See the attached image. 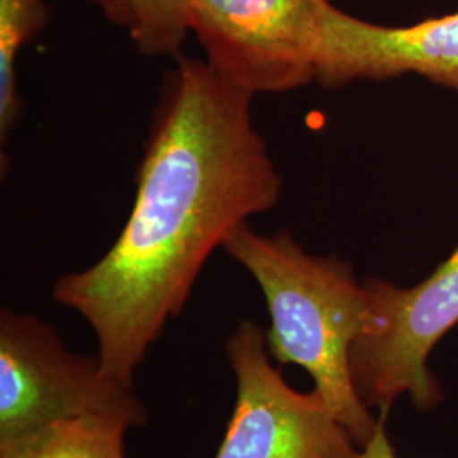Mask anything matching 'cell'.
Segmentation results:
<instances>
[{"label": "cell", "instance_id": "obj_11", "mask_svg": "<svg viewBox=\"0 0 458 458\" xmlns=\"http://www.w3.org/2000/svg\"><path fill=\"white\" fill-rule=\"evenodd\" d=\"M389 411L391 410L378 411V425H377L376 433L370 442L361 446V452H359V455L355 458H397L386 428Z\"/></svg>", "mask_w": 458, "mask_h": 458}, {"label": "cell", "instance_id": "obj_6", "mask_svg": "<svg viewBox=\"0 0 458 458\" xmlns=\"http://www.w3.org/2000/svg\"><path fill=\"white\" fill-rule=\"evenodd\" d=\"M331 0H194L191 30L226 82L280 94L316 81L314 45Z\"/></svg>", "mask_w": 458, "mask_h": 458}, {"label": "cell", "instance_id": "obj_5", "mask_svg": "<svg viewBox=\"0 0 458 458\" xmlns=\"http://www.w3.org/2000/svg\"><path fill=\"white\" fill-rule=\"evenodd\" d=\"M236 403L214 458H355L357 443L325 399L293 389L270 363L267 333L242 321L226 342Z\"/></svg>", "mask_w": 458, "mask_h": 458}, {"label": "cell", "instance_id": "obj_10", "mask_svg": "<svg viewBox=\"0 0 458 458\" xmlns=\"http://www.w3.org/2000/svg\"><path fill=\"white\" fill-rule=\"evenodd\" d=\"M194 0H130L128 31L148 56H182L191 30Z\"/></svg>", "mask_w": 458, "mask_h": 458}, {"label": "cell", "instance_id": "obj_7", "mask_svg": "<svg viewBox=\"0 0 458 458\" xmlns=\"http://www.w3.org/2000/svg\"><path fill=\"white\" fill-rule=\"evenodd\" d=\"M316 81L335 89L416 73L458 92V13L391 28L325 5L314 45Z\"/></svg>", "mask_w": 458, "mask_h": 458}, {"label": "cell", "instance_id": "obj_9", "mask_svg": "<svg viewBox=\"0 0 458 458\" xmlns=\"http://www.w3.org/2000/svg\"><path fill=\"white\" fill-rule=\"evenodd\" d=\"M45 0H0V141L7 145L9 134L22 115L17 87V56L34 36L48 24Z\"/></svg>", "mask_w": 458, "mask_h": 458}, {"label": "cell", "instance_id": "obj_1", "mask_svg": "<svg viewBox=\"0 0 458 458\" xmlns=\"http://www.w3.org/2000/svg\"><path fill=\"white\" fill-rule=\"evenodd\" d=\"M253 96L206 60L179 56L165 77L131 213L109 251L53 287L98 336L106 374L131 386L166 323L229 233L274 209L282 179L257 130Z\"/></svg>", "mask_w": 458, "mask_h": 458}, {"label": "cell", "instance_id": "obj_4", "mask_svg": "<svg viewBox=\"0 0 458 458\" xmlns=\"http://www.w3.org/2000/svg\"><path fill=\"white\" fill-rule=\"evenodd\" d=\"M363 282L372 301V323L350 352L361 401L370 410H391L408 395L416 410L437 408L442 387L428 361L435 344L458 323V246L412 287L377 277Z\"/></svg>", "mask_w": 458, "mask_h": 458}, {"label": "cell", "instance_id": "obj_12", "mask_svg": "<svg viewBox=\"0 0 458 458\" xmlns=\"http://www.w3.org/2000/svg\"><path fill=\"white\" fill-rule=\"evenodd\" d=\"M100 13L115 26L128 28L130 24V0H90Z\"/></svg>", "mask_w": 458, "mask_h": 458}, {"label": "cell", "instance_id": "obj_3", "mask_svg": "<svg viewBox=\"0 0 458 458\" xmlns=\"http://www.w3.org/2000/svg\"><path fill=\"white\" fill-rule=\"evenodd\" d=\"M147 423L131 386L104 372L98 359L66 350L55 329L31 314L0 312V442L79 418Z\"/></svg>", "mask_w": 458, "mask_h": 458}, {"label": "cell", "instance_id": "obj_8", "mask_svg": "<svg viewBox=\"0 0 458 458\" xmlns=\"http://www.w3.org/2000/svg\"><path fill=\"white\" fill-rule=\"evenodd\" d=\"M130 428L109 416L62 420L0 442V458H126L124 435Z\"/></svg>", "mask_w": 458, "mask_h": 458}, {"label": "cell", "instance_id": "obj_2", "mask_svg": "<svg viewBox=\"0 0 458 458\" xmlns=\"http://www.w3.org/2000/svg\"><path fill=\"white\" fill-rule=\"evenodd\" d=\"M223 250L262 289L270 327L267 346L278 363H294L314 380V391L359 446L378 425L355 389L350 352L372 323L365 282L336 255H311L287 231L263 234L243 223Z\"/></svg>", "mask_w": 458, "mask_h": 458}]
</instances>
